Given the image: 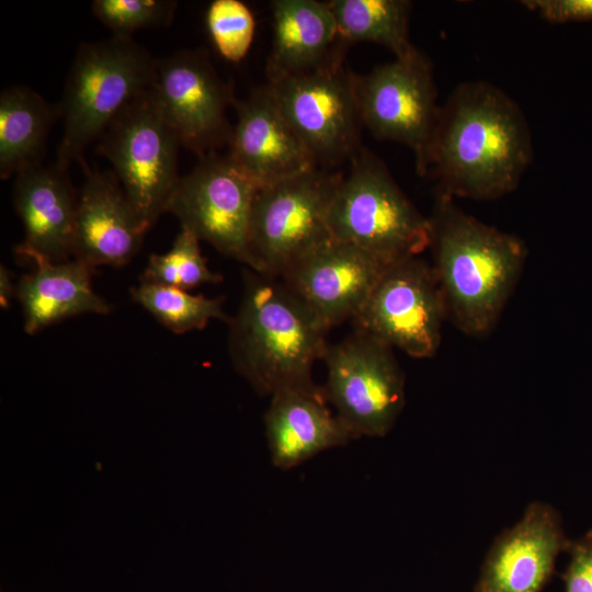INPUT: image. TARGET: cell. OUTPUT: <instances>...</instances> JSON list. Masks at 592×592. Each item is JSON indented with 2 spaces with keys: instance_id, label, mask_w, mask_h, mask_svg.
<instances>
[{
  "instance_id": "6da1fadb",
  "label": "cell",
  "mask_w": 592,
  "mask_h": 592,
  "mask_svg": "<svg viewBox=\"0 0 592 592\" xmlns=\"http://www.w3.org/2000/svg\"><path fill=\"white\" fill-rule=\"evenodd\" d=\"M532 160L527 121L498 87L462 82L441 105L428 172L437 181V193L500 198L517 187Z\"/></svg>"
},
{
  "instance_id": "7a4b0ae2",
  "label": "cell",
  "mask_w": 592,
  "mask_h": 592,
  "mask_svg": "<svg viewBox=\"0 0 592 592\" xmlns=\"http://www.w3.org/2000/svg\"><path fill=\"white\" fill-rule=\"evenodd\" d=\"M429 220V248L447 317L462 332L480 337L492 329L516 283L527 254L525 243L465 213L441 193Z\"/></svg>"
},
{
  "instance_id": "3957f363",
  "label": "cell",
  "mask_w": 592,
  "mask_h": 592,
  "mask_svg": "<svg viewBox=\"0 0 592 592\" xmlns=\"http://www.w3.org/2000/svg\"><path fill=\"white\" fill-rule=\"evenodd\" d=\"M229 354L236 371L262 396L311 387L330 329L280 278L246 270Z\"/></svg>"
},
{
  "instance_id": "277c9868",
  "label": "cell",
  "mask_w": 592,
  "mask_h": 592,
  "mask_svg": "<svg viewBox=\"0 0 592 592\" xmlns=\"http://www.w3.org/2000/svg\"><path fill=\"white\" fill-rule=\"evenodd\" d=\"M158 59L133 38L82 43L57 105L62 135L56 164H83L87 147L102 137L134 100L151 89Z\"/></svg>"
},
{
  "instance_id": "5b68a950",
  "label": "cell",
  "mask_w": 592,
  "mask_h": 592,
  "mask_svg": "<svg viewBox=\"0 0 592 592\" xmlns=\"http://www.w3.org/2000/svg\"><path fill=\"white\" fill-rule=\"evenodd\" d=\"M333 239L387 264L419 257L430 246V220L396 183L385 162L367 148L350 161L328 217Z\"/></svg>"
},
{
  "instance_id": "8992f818",
  "label": "cell",
  "mask_w": 592,
  "mask_h": 592,
  "mask_svg": "<svg viewBox=\"0 0 592 592\" xmlns=\"http://www.w3.org/2000/svg\"><path fill=\"white\" fill-rule=\"evenodd\" d=\"M343 178L316 167L260 187L249 224L251 270L281 275L331 237L329 212Z\"/></svg>"
},
{
  "instance_id": "52a82bcc",
  "label": "cell",
  "mask_w": 592,
  "mask_h": 592,
  "mask_svg": "<svg viewBox=\"0 0 592 592\" xmlns=\"http://www.w3.org/2000/svg\"><path fill=\"white\" fill-rule=\"evenodd\" d=\"M180 143L150 90L127 105L99 139L129 204L147 231L168 212L181 177Z\"/></svg>"
},
{
  "instance_id": "ba28073f",
  "label": "cell",
  "mask_w": 592,
  "mask_h": 592,
  "mask_svg": "<svg viewBox=\"0 0 592 592\" xmlns=\"http://www.w3.org/2000/svg\"><path fill=\"white\" fill-rule=\"evenodd\" d=\"M354 89L363 126L377 139L407 146L417 173L426 175L441 111L430 58L415 48L367 73H354Z\"/></svg>"
},
{
  "instance_id": "9c48e42d",
  "label": "cell",
  "mask_w": 592,
  "mask_h": 592,
  "mask_svg": "<svg viewBox=\"0 0 592 592\" xmlns=\"http://www.w3.org/2000/svg\"><path fill=\"white\" fill-rule=\"evenodd\" d=\"M325 396L352 439L385 436L405 406V375L392 348L355 329L329 344Z\"/></svg>"
},
{
  "instance_id": "30bf717a",
  "label": "cell",
  "mask_w": 592,
  "mask_h": 592,
  "mask_svg": "<svg viewBox=\"0 0 592 592\" xmlns=\"http://www.w3.org/2000/svg\"><path fill=\"white\" fill-rule=\"evenodd\" d=\"M269 86L286 121L318 167L327 169L351 161L361 150L364 126L354 73L343 62Z\"/></svg>"
},
{
  "instance_id": "8fae6325",
  "label": "cell",
  "mask_w": 592,
  "mask_h": 592,
  "mask_svg": "<svg viewBox=\"0 0 592 592\" xmlns=\"http://www.w3.org/2000/svg\"><path fill=\"white\" fill-rule=\"evenodd\" d=\"M447 317L433 266L419 257L389 264L358 315L355 329L411 357H432L440 348Z\"/></svg>"
},
{
  "instance_id": "7c38bea8",
  "label": "cell",
  "mask_w": 592,
  "mask_h": 592,
  "mask_svg": "<svg viewBox=\"0 0 592 592\" xmlns=\"http://www.w3.org/2000/svg\"><path fill=\"white\" fill-rule=\"evenodd\" d=\"M150 93L180 146L202 158L228 145L232 125L227 111L237 99L205 49L158 59Z\"/></svg>"
},
{
  "instance_id": "4fadbf2b",
  "label": "cell",
  "mask_w": 592,
  "mask_h": 592,
  "mask_svg": "<svg viewBox=\"0 0 592 592\" xmlns=\"http://www.w3.org/2000/svg\"><path fill=\"white\" fill-rule=\"evenodd\" d=\"M259 189L227 153L210 152L181 177L168 212L182 229L250 269L249 224Z\"/></svg>"
},
{
  "instance_id": "5bb4252c",
  "label": "cell",
  "mask_w": 592,
  "mask_h": 592,
  "mask_svg": "<svg viewBox=\"0 0 592 592\" xmlns=\"http://www.w3.org/2000/svg\"><path fill=\"white\" fill-rule=\"evenodd\" d=\"M389 264L333 238L278 277L329 328L353 320Z\"/></svg>"
},
{
  "instance_id": "9a60e30c",
  "label": "cell",
  "mask_w": 592,
  "mask_h": 592,
  "mask_svg": "<svg viewBox=\"0 0 592 592\" xmlns=\"http://www.w3.org/2000/svg\"><path fill=\"white\" fill-rule=\"evenodd\" d=\"M569 544L555 508L530 503L522 519L493 540L474 592H542Z\"/></svg>"
},
{
  "instance_id": "2e32d148",
  "label": "cell",
  "mask_w": 592,
  "mask_h": 592,
  "mask_svg": "<svg viewBox=\"0 0 592 592\" xmlns=\"http://www.w3.org/2000/svg\"><path fill=\"white\" fill-rule=\"evenodd\" d=\"M234 107L237 121L227 155L260 187L318 167L283 115L269 83L237 99Z\"/></svg>"
},
{
  "instance_id": "e0dca14e",
  "label": "cell",
  "mask_w": 592,
  "mask_h": 592,
  "mask_svg": "<svg viewBox=\"0 0 592 592\" xmlns=\"http://www.w3.org/2000/svg\"><path fill=\"white\" fill-rule=\"evenodd\" d=\"M79 190L72 258L91 267L127 264L138 252L145 234L114 173L91 170Z\"/></svg>"
},
{
  "instance_id": "ac0fdd59",
  "label": "cell",
  "mask_w": 592,
  "mask_h": 592,
  "mask_svg": "<svg viewBox=\"0 0 592 592\" xmlns=\"http://www.w3.org/2000/svg\"><path fill=\"white\" fill-rule=\"evenodd\" d=\"M78 196L68 171L56 163L36 164L15 175L13 204L25 232L15 253L24 260L71 259Z\"/></svg>"
},
{
  "instance_id": "d6986e66",
  "label": "cell",
  "mask_w": 592,
  "mask_h": 592,
  "mask_svg": "<svg viewBox=\"0 0 592 592\" xmlns=\"http://www.w3.org/2000/svg\"><path fill=\"white\" fill-rule=\"evenodd\" d=\"M270 8L273 39L265 66L269 83L344 61L349 45L339 37L328 1L273 0Z\"/></svg>"
},
{
  "instance_id": "ffe728a7",
  "label": "cell",
  "mask_w": 592,
  "mask_h": 592,
  "mask_svg": "<svg viewBox=\"0 0 592 592\" xmlns=\"http://www.w3.org/2000/svg\"><path fill=\"white\" fill-rule=\"evenodd\" d=\"M328 403L322 386L318 385L284 389L271 396L264 424L274 466L289 469L353 440Z\"/></svg>"
},
{
  "instance_id": "44dd1931",
  "label": "cell",
  "mask_w": 592,
  "mask_h": 592,
  "mask_svg": "<svg viewBox=\"0 0 592 592\" xmlns=\"http://www.w3.org/2000/svg\"><path fill=\"white\" fill-rule=\"evenodd\" d=\"M33 270L16 283L15 298L23 312L24 331L35 334L64 319L83 314L107 315L112 306L92 287L93 267L78 259L53 262L26 259Z\"/></svg>"
},
{
  "instance_id": "7402d4cb",
  "label": "cell",
  "mask_w": 592,
  "mask_h": 592,
  "mask_svg": "<svg viewBox=\"0 0 592 592\" xmlns=\"http://www.w3.org/2000/svg\"><path fill=\"white\" fill-rule=\"evenodd\" d=\"M58 106L25 86H14L0 95V178L9 179L43 163L46 141Z\"/></svg>"
},
{
  "instance_id": "603a6c76",
  "label": "cell",
  "mask_w": 592,
  "mask_h": 592,
  "mask_svg": "<svg viewBox=\"0 0 592 592\" xmlns=\"http://www.w3.org/2000/svg\"><path fill=\"white\" fill-rule=\"evenodd\" d=\"M339 37L346 45L358 42L379 44L395 57L417 47L409 37L412 3L408 0H331Z\"/></svg>"
},
{
  "instance_id": "cb8c5ba5",
  "label": "cell",
  "mask_w": 592,
  "mask_h": 592,
  "mask_svg": "<svg viewBox=\"0 0 592 592\" xmlns=\"http://www.w3.org/2000/svg\"><path fill=\"white\" fill-rule=\"evenodd\" d=\"M130 297L159 323L177 334L202 330L213 319L227 323L230 321L223 308V297L208 298L202 294L193 295L181 288L146 282L133 287Z\"/></svg>"
},
{
  "instance_id": "d4e9b609",
  "label": "cell",
  "mask_w": 592,
  "mask_h": 592,
  "mask_svg": "<svg viewBox=\"0 0 592 592\" xmlns=\"http://www.w3.org/2000/svg\"><path fill=\"white\" fill-rule=\"evenodd\" d=\"M200 239L186 229L180 230L172 247L162 254H151L140 275V282L189 291L202 284L223 281L213 272L200 247Z\"/></svg>"
},
{
  "instance_id": "484cf974",
  "label": "cell",
  "mask_w": 592,
  "mask_h": 592,
  "mask_svg": "<svg viewBox=\"0 0 592 592\" xmlns=\"http://www.w3.org/2000/svg\"><path fill=\"white\" fill-rule=\"evenodd\" d=\"M205 22L218 53L228 61L239 62L248 54L255 30L250 8L239 0H214Z\"/></svg>"
},
{
  "instance_id": "4316f807",
  "label": "cell",
  "mask_w": 592,
  "mask_h": 592,
  "mask_svg": "<svg viewBox=\"0 0 592 592\" xmlns=\"http://www.w3.org/2000/svg\"><path fill=\"white\" fill-rule=\"evenodd\" d=\"M178 7L174 0H94L93 14L119 38L139 30L169 25Z\"/></svg>"
},
{
  "instance_id": "83f0119b",
  "label": "cell",
  "mask_w": 592,
  "mask_h": 592,
  "mask_svg": "<svg viewBox=\"0 0 592 592\" xmlns=\"http://www.w3.org/2000/svg\"><path fill=\"white\" fill-rule=\"evenodd\" d=\"M567 551L570 559L562 574L565 592H592V530L570 542Z\"/></svg>"
},
{
  "instance_id": "f1b7e54d",
  "label": "cell",
  "mask_w": 592,
  "mask_h": 592,
  "mask_svg": "<svg viewBox=\"0 0 592 592\" xmlns=\"http://www.w3.org/2000/svg\"><path fill=\"white\" fill-rule=\"evenodd\" d=\"M522 4L554 24L592 21V0H524Z\"/></svg>"
},
{
  "instance_id": "f546056e",
  "label": "cell",
  "mask_w": 592,
  "mask_h": 592,
  "mask_svg": "<svg viewBox=\"0 0 592 592\" xmlns=\"http://www.w3.org/2000/svg\"><path fill=\"white\" fill-rule=\"evenodd\" d=\"M16 294V283L13 282V273L7 267L0 266V306L8 309Z\"/></svg>"
}]
</instances>
